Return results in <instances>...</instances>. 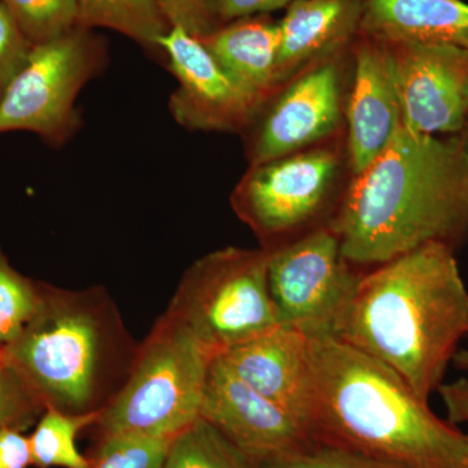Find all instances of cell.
Returning a JSON list of instances; mask_svg holds the SVG:
<instances>
[{"label": "cell", "instance_id": "cb8c5ba5", "mask_svg": "<svg viewBox=\"0 0 468 468\" xmlns=\"http://www.w3.org/2000/svg\"><path fill=\"white\" fill-rule=\"evenodd\" d=\"M171 440L140 435L101 436L89 468H163Z\"/></svg>", "mask_w": 468, "mask_h": 468}, {"label": "cell", "instance_id": "ffe728a7", "mask_svg": "<svg viewBox=\"0 0 468 468\" xmlns=\"http://www.w3.org/2000/svg\"><path fill=\"white\" fill-rule=\"evenodd\" d=\"M163 468H264L199 418L169 442Z\"/></svg>", "mask_w": 468, "mask_h": 468}, {"label": "cell", "instance_id": "30bf717a", "mask_svg": "<svg viewBox=\"0 0 468 468\" xmlns=\"http://www.w3.org/2000/svg\"><path fill=\"white\" fill-rule=\"evenodd\" d=\"M350 67L351 45L282 86L245 131L249 167L343 137Z\"/></svg>", "mask_w": 468, "mask_h": 468}, {"label": "cell", "instance_id": "d6986e66", "mask_svg": "<svg viewBox=\"0 0 468 468\" xmlns=\"http://www.w3.org/2000/svg\"><path fill=\"white\" fill-rule=\"evenodd\" d=\"M76 5L79 27L116 30L156 52L172 27L155 0H76Z\"/></svg>", "mask_w": 468, "mask_h": 468}, {"label": "cell", "instance_id": "4316f807", "mask_svg": "<svg viewBox=\"0 0 468 468\" xmlns=\"http://www.w3.org/2000/svg\"><path fill=\"white\" fill-rule=\"evenodd\" d=\"M220 0H155L171 27H178L197 38L226 26L218 12Z\"/></svg>", "mask_w": 468, "mask_h": 468}, {"label": "cell", "instance_id": "7a4b0ae2", "mask_svg": "<svg viewBox=\"0 0 468 468\" xmlns=\"http://www.w3.org/2000/svg\"><path fill=\"white\" fill-rule=\"evenodd\" d=\"M334 337L428 402L468 337V291L454 249L427 243L363 273Z\"/></svg>", "mask_w": 468, "mask_h": 468}, {"label": "cell", "instance_id": "4fadbf2b", "mask_svg": "<svg viewBox=\"0 0 468 468\" xmlns=\"http://www.w3.org/2000/svg\"><path fill=\"white\" fill-rule=\"evenodd\" d=\"M201 418L261 466L314 443L300 417L255 392L218 356L209 365Z\"/></svg>", "mask_w": 468, "mask_h": 468}, {"label": "cell", "instance_id": "603a6c76", "mask_svg": "<svg viewBox=\"0 0 468 468\" xmlns=\"http://www.w3.org/2000/svg\"><path fill=\"white\" fill-rule=\"evenodd\" d=\"M38 304V282L27 279L9 263L0 246V347L15 340Z\"/></svg>", "mask_w": 468, "mask_h": 468}, {"label": "cell", "instance_id": "ac0fdd59", "mask_svg": "<svg viewBox=\"0 0 468 468\" xmlns=\"http://www.w3.org/2000/svg\"><path fill=\"white\" fill-rule=\"evenodd\" d=\"M201 41L228 75L257 98L261 107L275 94L282 37L279 23L268 15L237 18Z\"/></svg>", "mask_w": 468, "mask_h": 468}, {"label": "cell", "instance_id": "7402d4cb", "mask_svg": "<svg viewBox=\"0 0 468 468\" xmlns=\"http://www.w3.org/2000/svg\"><path fill=\"white\" fill-rule=\"evenodd\" d=\"M33 46L52 41L79 27L76 0H2Z\"/></svg>", "mask_w": 468, "mask_h": 468}, {"label": "cell", "instance_id": "6da1fadb", "mask_svg": "<svg viewBox=\"0 0 468 468\" xmlns=\"http://www.w3.org/2000/svg\"><path fill=\"white\" fill-rule=\"evenodd\" d=\"M354 267H377L427 245L468 234L466 133L451 138L401 125L368 167L350 176L329 221Z\"/></svg>", "mask_w": 468, "mask_h": 468}, {"label": "cell", "instance_id": "7c38bea8", "mask_svg": "<svg viewBox=\"0 0 468 468\" xmlns=\"http://www.w3.org/2000/svg\"><path fill=\"white\" fill-rule=\"evenodd\" d=\"M178 81L169 111L178 124L192 131L245 132L261 103L228 75L201 39L172 27L159 41Z\"/></svg>", "mask_w": 468, "mask_h": 468}, {"label": "cell", "instance_id": "3957f363", "mask_svg": "<svg viewBox=\"0 0 468 468\" xmlns=\"http://www.w3.org/2000/svg\"><path fill=\"white\" fill-rule=\"evenodd\" d=\"M303 420L320 445L403 468H468V435L392 369L335 337L309 338Z\"/></svg>", "mask_w": 468, "mask_h": 468}, {"label": "cell", "instance_id": "d4e9b609", "mask_svg": "<svg viewBox=\"0 0 468 468\" xmlns=\"http://www.w3.org/2000/svg\"><path fill=\"white\" fill-rule=\"evenodd\" d=\"M46 408L7 365L0 366V431L23 432L41 418Z\"/></svg>", "mask_w": 468, "mask_h": 468}, {"label": "cell", "instance_id": "44dd1931", "mask_svg": "<svg viewBox=\"0 0 468 468\" xmlns=\"http://www.w3.org/2000/svg\"><path fill=\"white\" fill-rule=\"evenodd\" d=\"M100 412L70 415L48 408L29 439L32 464L39 468H89V458L79 452L77 435L97 423Z\"/></svg>", "mask_w": 468, "mask_h": 468}, {"label": "cell", "instance_id": "2e32d148", "mask_svg": "<svg viewBox=\"0 0 468 468\" xmlns=\"http://www.w3.org/2000/svg\"><path fill=\"white\" fill-rule=\"evenodd\" d=\"M363 0H294L280 21L276 89L314 61L347 48L359 33Z\"/></svg>", "mask_w": 468, "mask_h": 468}, {"label": "cell", "instance_id": "f546056e", "mask_svg": "<svg viewBox=\"0 0 468 468\" xmlns=\"http://www.w3.org/2000/svg\"><path fill=\"white\" fill-rule=\"evenodd\" d=\"M30 464L29 439L20 431H0V468H27Z\"/></svg>", "mask_w": 468, "mask_h": 468}, {"label": "cell", "instance_id": "1f68e13d", "mask_svg": "<svg viewBox=\"0 0 468 468\" xmlns=\"http://www.w3.org/2000/svg\"><path fill=\"white\" fill-rule=\"evenodd\" d=\"M455 367L461 369V371L468 372V350L462 349L458 350L452 358Z\"/></svg>", "mask_w": 468, "mask_h": 468}, {"label": "cell", "instance_id": "836d02e7", "mask_svg": "<svg viewBox=\"0 0 468 468\" xmlns=\"http://www.w3.org/2000/svg\"><path fill=\"white\" fill-rule=\"evenodd\" d=\"M3 365L2 349H0V366Z\"/></svg>", "mask_w": 468, "mask_h": 468}, {"label": "cell", "instance_id": "5b68a950", "mask_svg": "<svg viewBox=\"0 0 468 468\" xmlns=\"http://www.w3.org/2000/svg\"><path fill=\"white\" fill-rule=\"evenodd\" d=\"M215 356L177 320L163 314L137 354L124 384L101 410V436L172 440L201 418Z\"/></svg>", "mask_w": 468, "mask_h": 468}, {"label": "cell", "instance_id": "f1b7e54d", "mask_svg": "<svg viewBox=\"0 0 468 468\" xmlns=\"http://www.w3.org/2000/svg\"><path fill=\"white\" fill-rule=\"evenodd\" d=\"M294 0H220L218 12L224 24L237 18L268 15L277 9L288 8Z\"/></svg>", "mask_w": 468, "mask_h": 468}, {"label": "cell", "instance_id": "83f0119b", "mask_svg": "<svg viewBox=\"0 0 468 468\" xmlns=\"http://www.w3.org/2000/svg\"><path fill=\"white\" fill-rule=\"evenodd\" d=\"M33 48L0 0V100L15 77L26 67Z\"/></svg>", "mask_w": 468, "mask_h": 468}, {"label": "cell", "instance_id": "5bb4252c", "mask_svg": "<svg viewBox=\"0 0 468 468\" xmlns=\"http://www.w3.org/2000/svg\"><path fill=\"white\" fill-rule=\"evenodd\" d=\"M351 84L345 110L350 176L368 167L402 125L387 43L358 34L351 43Z\"/></svg>", "mask_w": 468, "mask_h": 468}, {"label": "cell", "instance_id": "8992f818", "mask_svg": "<svg viewBox=\"0 0 468 468\" xmlns=\"http://www.w3.org/2000/svg\"><path fill=\"white\" fill-rule=\"evenodd\" d=\"M344 137L249 167L230 205L261 248L272 250L328 226L349 183Z\"/></svg>", "mask_w": 468, "mask_h": 468}, {"label": "cell", "instance_id": "4dcf8cb0", "mask_svg": "<svg viewBox=\"0 0 468 468\" xmlns=\"http://www.w3.org/2000/svg\"><path fill=\"white\" fill-rule=\"evenodd\" d=\"M437 392L441 396L445 405L449 423H466L468 421V378H461L452 383H442Z\"/></svg>", "mask_w": 468, "mask_h": 468}, {"label": "cell", "instance_id": "52a82bcc", "mask_svg": "<svg viewBox=\"0 0 468 468\" xmlns=\"http://www.w3.org/2000/svg\"><path fill=\"white\" fill-rule=\"evenodd\" d=\"M266 249H220L185 271L165 314L212 354L280 325L268 288Z\"/></svg>", "mask_w": 468, "mask_h": 468}, {"label": "cell", "instance_id": "277c9868", "mask_svg": "<svg viewBox=\"0 0 468 468\" xmlns=\"http://www.w3.org/2000/svg\"><path fill=\"white\" fill-rule=\"evenodd\" d=\"M0 349L5 365L46 409L88 415L101 412L124 384L138 344L106 289L38 282L32 318Z\"/></svg>", "mask_w": 468, "mask_h": 468}, {"label": "cell", "instance_id": "e0dca14e", "mask_svg": "<svg viewBox=\"0 0 468 468\" xmlns=\"http://www.w3.org/2000/svg\"><path fill=\"white\" fill-rule=\"evenodd\" d=\"M358 34L387 43L468 48V5L462 0H363Z\"/></svg>", "mask_w": 468, "mask_h": 468}, {"label": "cell", "instance_id": "484cf974", "mask_svg": "<svg viewBox=\"0 0 468 468\" xmlns=\"http://www.w3.org/2000/svg\"><path fill=\"white\" fill-rule=\"evenodd\" d=\"M264 468H403L358 452L311 443L303 451L263 464Z\"/></svg>", "mask_w": 468, "mask_h": 468}, {"label": "cell", "instance_id": "d6a6232c", "mask_svg": "<svg viewBox=\"0 0 468 468\" xmlns=\"http://www.w3.org/2000/svg\"><path fill=\"white\" fill-rule=\"evenodd\" d=\"M466 110H467V117H468V86L466 89Z\"/></svg>", "mask_w": 468, "mask_h": 468}, {"label": "cell", "instance_id": "e575fe53", "mask_svg": "<svg viewBox=\"0 0 468 468\" xmlns=\"http://www.w3.org/2000/svg\"><path fill=\"white\" fill-rule=\"evenodd\" d=\"M468 126V124H467ZM466 137H467V144H468V129H467V132H466Z\"/></svg>", "mask_w": 468, "mask_h": 468}, {"label": "cell", "instance_id": "9a60e30c", "mask_svg": "<svg viewBox=\"0 0 468 468\" xmlns=\"http://www.w3.org/2000/svg\"><path fill=\"white\" fill-rule=\"evenodd\" d=\"M218 358L255 392L291 410L303 420L309 378L307 335L279 325L234 345Z\"/></svg>", "mask_w": 468, "mask_h": 468}, {"label": "cell", "instance_id": "9c48e42d", "mask_svg": "<svg viewBox=\"0 0 468 468\" xmlns=\"http://www.w3.org/2000/svg\"><path fill=\"white\" fill-rule=\"evenodd\" d=\"M268 251V288L280 325L309 338L334 337L363 275L344 257L335 230L328 224Z\"/></svg>", "mask_w": 468, "mask_h": 468}, {"label": "cell", "instance_id": "8fae6325", "mask_svg": "<svg viewBox=\"0 0 468 468\" xmlns=\"http://www.w3.org/2000/svg\"><path fill=\"white\" fill-rule=\"evenodd\" d=\"M387 45L402 125L420 134L462 133L468 124V48L419 43Z\"/></svg>", "mask_w": 468, "mask_h": 468}, {"label": "cell", "instance_id": "ba28073f", "mask_svg": "<svg viewBox=\"0 0 468 468\" xmlns=\"http://www.w3.org/2000/svg\"><path fill=\"white\" fill-rule=\"evenodd\" d=\"M106 63L101 39L81 27L34 46L0 100V134L33 132L50 146H63L81 126L76 110L80 91Z\"/></svg>", "mask_w": 468, "mask_h": 468}]
</instances>
